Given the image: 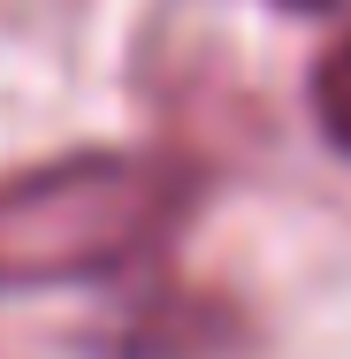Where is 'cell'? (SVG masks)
Listing matches in <instances>:
<instances>
[{
	"mask_svg": "<svg viewBox=\"0 0 351 359\" xmlns=\"http://www.w3.org/2000/svg\"><path fill=\"white\" fill-rule=\"evenodd\" d=\"M199 176L168 153H62L0 176V290L123 276L191 215Z\"/></svg>",
	"mask_w": 351,
	"mask_h": 359,
	"instance_id": "cell-1",
	"label": "cell"
},
{
	"mask_svg": "<svg viewBox=\"0 0 351 359\" xmlns=\"http://www.w3.org/2000/svg\"><path fill=\"white\" fill-rule=\"evenodd\" d=\"M237 344V313L207 290H153L115 313V329L99 337V359H214Z\"/></svg>",
	"mask_w": 351,
	"mask_h": 359,
	"instance_id": "cell-2",
	"label": "cell"
},
{
	"mask_svg": "<svg viewBox=\"0 0 351 359\" xmlns=\"http://www.w3.org/2000/svg\"><path fill=\"white\" fill-rule=\"evenodd\" d=\"M313 123L336 153H351V31L313 62Z\"/></svg>",
	"mask_w": 351,
	"mask_h": 359,
	"instance_id": "cell-3",
	"label": "cell"
},
{
	"mask_svg": "<svg viewBox=\"0 0 351 359\" xmlns=\"http://www.w3.org/2000/svg\"><path fill=\"white\" fill-rule=\"evenodd\" d=\"M275 8H290V15H329V8H351V0H275Z\"/></svg>",
	"mask_w": 351,
	"mask_h": 359,
	"instance_id": "cell-4",
	"label": "cell"
}]
</instances>
